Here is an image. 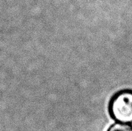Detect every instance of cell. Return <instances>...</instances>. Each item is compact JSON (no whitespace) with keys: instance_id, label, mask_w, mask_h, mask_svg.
I'll return each instance as SVG.
<instances>
[{"instance_id":"cell-1","label":"cell","mask_w":132,"mask_h":131,"mask_svg":"<svg viewBox=\"0 0 132 131\" xmlns=\"http://www.w3.org/2000/svg\"><path fill=\"white\" fill-rule=\"evenodd\" d=\"M108 113L118 123L132 124V90H120L111 97Z\"/></svg>"},{"instance_id":"cell-2","label":"cell","mask_w":132,"mask_h":131,"mask_svg":"<svg viewBox=\"0 0 132 131\" xmlns=\"http://www.w3.org/2000/svg\"><path fill=\"white\" fill-rule=\"evenodd\" d=\"M106 131H132V126L128 124L117 122L111 124Z\"/></svg>"}]
</instances>
